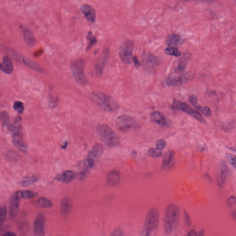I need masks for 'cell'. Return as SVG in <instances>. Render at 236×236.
Here are the masks:
<instances>
[{
  "label": "cell",
  "instance_id": "cell-28",
  "mask_svg": "<svg viewBox=\"0 0 236 236\" xmlns=\"http://www.w3.org/2000/svg\"><path fill=\"white\" fill-rule=\"evenodd\" d=\"M175 153L174 151L170 150L166 153L163 159L162 166L164 169H168L172 165L174 158Z\"/></svg>",
  "mask_w": 236,
  "mask_h": 236
},
{
  "label": "cell",
  "instance_id": "cell-2",
  "mask_svg": "<svg viewBox=\"0 0 236 236\" xmlns=\"http://www.w3.org/2000/svg\"><path fill=\"white\" fill-rule=\"evenodd\" d=\"M91 98L105 111L113 112L119 109V105L118 103L107 94L95 91L91 94Z\"/></svg>",
  "mask_w": 236,
  "mask_h": 236
},
{
  "label": "cell",
  "instance_id": "cell-15",
  "mask_svg": "<svg viewBox=\"0 0 236 236\" xmlns=\"http://www.w3.org/2000/svg\"><path fill=\"white\" fill-rule=\"evenodd\" d=\"M229 169L227 165L224 162H222L220 167L217 179V185L220 188H223L226 181Z\"/></svg>",
  "mask_w": 236,
  "mask_h": 236
},
{
  "label": "cell",
  "instance_id": "cell-43",
  "mask_svg": "<svg viewBox=\"0 0 236 236\" xmlns=\"http://www.w3.org/2000/svg\"><path fill=\"white\" fill-rule=\"evenodd\" d=\"M134 62L135 65L137 67H139L141 66V63L138 60V58L137 56H134L133 58Z\"/></svg>",
  "mask_w": 236,
  "mask_h": 236
},
{
  "label": "cell",
  "instance_id": "cell-38",
  "mask_svg": "<svg viewBox=\"0 0 236 236\" xmlns=\"http://www.w3.org/2000/svg\"><path fill=\"white\" fill-rule=\"evenodd\" d=\"M226 158L231 165L236 168V155L228 153L226 155Z\"/></svg>",
  "mask_w": 236,
  "mask_h": 236
},
{
  "label": "cell",
  "instance_id": "cell-17",
  "mask_svg": "<svg viewBox=\"0 0 236 236\" xmlns=\"http://www.w3.org/2000/svg\"><path fill=\"white\" fill-rule=\"evenodd\" d=\"M77 177L75 172L72 170L64 171L55 176V179L63 183H70L74 180Z\"/></svg>",
  "mask_w": 236,
  "mask_h": 236
},
{
  "label": "cell",
  "instance_id": "cell-31",
  "mask_svg": "<svg viewBox=\"0 0 236 236\" xmlns=\"http://www.w3.org/2000/svg\"><path fill=\"white\" fill-rule=\"evenodd\" d=\"M37 205L38 207L42 208H49L52 207V202L48 199L40 197L37 201Z\"/></svg>",
  "mask_w": 236,
  "mask_h": 236
},
{
  "label": "cell",
  "instance_id": "cell-22",
  "mask_svg": "<svg viewBox=\"0 0 236 236\" xmlns=\"http://www.w3.org/2000/svg\"><path fill=\"white\" fill-rule=\"evenodd\" d=\"M1 69L3 72L7 74H10L13 71V62L8 56L3 57L1 64Z\"/></svg>",
  "mask_w": 236,
  "mask_h": 236
},
{
  "label": "cell",
  "instance_id": "cell-4",
  "mask_svg": "<svg viewBox=\"0 0 236 236\" xmlns=\"http://www.w3.org/2000/svg\"><path fill=\"white\" fill-rule=\"evenodd\" d=\"M159 212L156 208H152L148 211L144 225L145 235L153 234L156 232L159 222Z\"/></svg>",
  "mask_w": 236,
  "mask_h": 236
},
{
  "label": "cell",
  "instance_id": "cell-48",
  "mask_svg": "<svg viewBox=\"0 0 236 236\" xmlns=\"http://www.w3.org/2000/svg\"><path fill=\"white\" fill-rule=\"evenodd\" d=\"M204 234V230H202L200 232L199 234L198 235L203 236Z\"/></svg>",
  "mask_w": 236,
  "mask_h": 236
},
{
  "label": "cell",
  "instance_id": "cell-5",
  "mask_svg": "<svg viewBox=\"0 0 236 236\" xmlns=\"http://www.w3.org/2000/svg\"><path fill=\"white\" fill-rule=\"evenodd\" d=\"M71 70L76 81L81 85H86L87 83L85 73V63L82 59H78L72 62Z\"/></svg>",
  "mask_w": 236,
  "mask_h": 236
},
{
  "label": "cell",
  "instance_id": "cell-40",
  "mask_svg": "<svg viewBox=\"0 0 236 236\" xmlns=\"http://www.w3.org/2000/svg\"><path fill=\"white\" fill-rule=\"evenodd\" d=\"M184 222L185 225L187 227H190L192 224V221H191V218L189 214L186 211H184Z\"/></svg>",
  "mask_w": 236,
  "mask_h": 236
},
{
  "label": "cell",
  "instance_id": "cell-1",
  "mask_svg": "<svg viewBox=\"0 0 236 236\" xmlns=\"http://www.w3.org/2000/svg\"><path fill=\"white\" fill-rule=\"evenodd\" d=\"M179 220V211L178 207L174 203L169 204L165 210L164 216V232L170 234L175 230Z\"/></svg>",
  "mask_w": 236,
  "mask_h": 236
},
{
  "label": "cell",
  "instance_id": "cell-45",
  "mask_svg": "<svg viewBox=\"0 0 236 236\" xmlns=\"http://www.w3.org/2000/svg\"><path fill=\"white\" fill-rule=\"evenodd\" d=\"M3 236H16V234H15V233H13V232H7V233H6V234H4L3 235Z\"/></svg>",
  "mask_w": 236,
  "mask_h": 236
},
{
  "label": "cell",
  "instance_id": "cell-16",
  "mask_svg": "<svg viewBox=\"0 0 236 236\" xmlns=\"http://www.w3.org/2000/svg\"><path fill=\"white\" fill-rule=\"evenodd\" d=\"M20 199L15 193L11 197L9 203V214L12 217H16L19 213Z\"/></svg>",
  "mask_w": 236,
  "mask_h": 236
},
{
  "label": "cell",
  "instance_id": "cell-35",
  "mask_svg": "<svg viewBox=\"0 0 236 236\" xmlns=\"http://www.w3.org/2000/svg\"><path fill=\"white\" fill-rule=\"evenodd\" d=\"M147 154L150 157L156 158H158L161 156L162 153L160 151L156 149L151 148L148 150Z\"/></svg>",
  "mask_w": 236,
  "mask_h": 236
},
{
  "label": "cell",
  "instance_id": "cell-27",
  "mask_svg": "<svg viewBox=\"0 0 236 236\" xmlns=\"http://www.w3.org/2000/svg\"><path fill=\"white\" fill-rule=\"evenodd\" d=\"M189 58V56L188 53L184 54L183 57L181 59H179L178 66L175 69V72L178 73L183 72L185 67H186V66H187Z\"/></svg>",
  "mask_w": 236,
  "mask_h": 236
},
{
  "label": "cell",
  "instance_id": "cell-44",
  "mask_svg": "<svg viewBox=\"0 0 236 236\" xmlns=\"http://www.w3.org/2000/svg\"><path fill=\"white\" fill-rule=\"evenodd\" d=\"M188 235L190 236H198V234H197L196 232L194 230H192L190 231Z\"/></svg>",
  "mask_w": 236,
  "mask_h": 236
},
{
  "label": "cell",
  "instance_id": "cell-32",
  "mask_svg": "<svg viewBox=\"0 0 236 236\" xmlns=\"http://www.w3.org/2000/svg\"><path fill=\"white\" fill-rule=\"evenodd\" d=\"M38 180V178L36 176L29 177H25L21 181V186L23 187H27L35 184Z\"/></svg>",
  "mask_w": 236,
  "mask_h": 236
},
{
  "label": "cell",
  "instance_id": "cell-46",
  "mask_svg": "<svg viewBox=\"0 0 236 236\" xmlns=\"http://www.w3.org/2000/svg\"><path fill=\"white\" fill-rule=\"evenodd\" d=\"M232 217L236 220V210H235L232 213Z\"/></svg>",
  "mask_w": 236,
  "mask_h": 236
},
{
  "label": "cell",
  "instance_id": "cell-30",
  "mask_svg": "<svg viewBox=\"0 0 236 236\" xmlns=\"http://www.w3.org/2000/svg\"><path fill=\"white\" fill-rule=\"evenodd\" d=\"M15 193L20 198L29 199L35 196V194L31 191L28 190H20L17 191Z\"/></svg>",
  "mask_w": 236,
  "mask_h": 236
},
{
  "label": "cell",
  "instance_id": "cell-14",
  "mask_svg": "<svg viewBox=\"0 0 236 236\" xmlns=\"http://www.w3.org/2000/svg\"><path fill=\"white\" fill-rule=\"evenodd\" d=\"M45 218L44 215L39 214L37 216L33 224V234L35 236L44 235Z\"/></svg>",
  "mask_w": 236,
  "mask_h": 236
},
{
  "label": "cell",
  "instance_id": "cell-25",
  "mask_svg": "<svg viewBox=\"0 0 236 236\" xmlns=\"http://www.w3.org/2000/svg\"><path fill=\"white\" fill-rule=\"evenodd\" d=\"M186 77L184 75L181 76H170L167 79L166 83L169 86H178L182 85L186 81Z\"/></svg>",
  "mask_w": 236,
  "mask_h": 236
},
{
  "label": "cell",
  "instance_id": "cell-42",
  "mask_svg": "<svg viewBox=\"0 0 236 236\" xmlns=\"http://www.w3.org/2000/svg\"><path fill=\"white\" fill-rule=\"evenodd\" d=\"M111 235L112 236H123L124 235L123 231L120 229H116L113 231Z\"/></svg>",
  "mask_w": 236,
  "mask_h": 236
},
{
  "label": "cell",
  "instance_id": "cell-49",
  "mask_svg": "<svg viewBox=\"0 0 236 236\" xmlns=\"http://www.w3.org/2000/svg\"><path fill=\"white\" fill-rule=\"evenodd\" d=\"M181 1H187V0H181Z\"/></svg>",
  "mask_w": 236,
  "mask_h": 236
},
{
  "label": "cell",
  "instance_id": "cell-9",
  "mask_svg": "<svg viewBox=\"0 0 236 236\" xmlns=\"http://www.w3.org/2000/svg\"><path fill=\"white\" fill-rule=\"evenodd\" d=\"M104 150V147L101 144H96L93 146L85 161V165L88 168L92 169L94 167L96 161L103 155Z\"/></svg>",
  "mask_w": 236,
  "mask_h": 236
},
{
  "label": "cell",
  "instance_id": "cell-19",
  "mask_svg": "<svg viewBox=\"0 0 236 236\" xmlns=\"http://www.w3.org/2000/svg\"><path fill=\"white\" fill-rule=\"evenodd\" d=\"M189 101L196 109L199 111L203 115L206 116H210L211 113V110L207 106L202 107L198 103L197 97L196 95H191L189 98Z\"/></svg>",
  "mask_w": 236,
  "mask_h": 236
},
{
  "label": "cell",
  "instance_id": "cell-18",
  "mask_svg": "<svg viewBox=\"0 0 236 236\" xmlns=\"http://www.w3.org/2000/svg\"><path fill=\"white\" fill-rule=\"evenodd\" d=\"M150 118L152 121L159 125L160 127H167L169 125V123L167 118L160 112L155 111L152 113Z\"/></svg>",
  "mask_w": 236,
  "mask_h": 236
},
{
  "label": "cell",
  "instance_id": "cell-41",
  "mask_svg": "<svg viewBox=\"0 0 236 236\" xmlns=\"http://www.w3.org/2000/svg\"><path fill=\"white\" fill-rule=\"evenodd\" d=\"M227 205L229 207H232L236 204V197L234 196H231L228 198L227 200Z\"/></svg>",
  "mask_w": 236,
  "mask_h": 236
},
{
  "label": "cell",
  "instance_id": "cell-6",
  "mask_svg": "<svg viewBox=\"0 0 236 236\" xmlns=\"http://www.w3.org/2000/svg\"><path fill=\"white\" fill-rule=\"evenodd\" d=\"M171 108L173 109L178 110L182 111L183 112L187 113L188 115H190L194 118H196L200 122L202 123H205L204 118L202 117L201 114L196 110L194 109L191 108L189 105L186 103L181 101L174 100L173 102V104L171 105Z\"/></svg>",
  "mask_w": 236,
  "mask_h": 236
},
{
  "label": "cell",
  "instance_id": "cell-23",
  "mask_svg": "<svg viewBox=\"0 0 236 236\" xmlns=\"http://www.w3.org/2000/svg\"><path fill=\"white\" fill-rule=\"evenodd\" d=\"M183 39L179 34H172L168 36L166 40L167 44L169 46L175 47L180 45L183 43Z\"/></svg>",
  "mask_w": 236,
  "mask_h": 236
},
{
  "label": "cell",
  "instance_id": "cell-36",
  "mask_svg": "<svg viewBox=\"0 0 236 236\" xmlns=\"http://www.w3.org/2000/svg\"><path fill=\"white\" fill-rule=\"evenodd\" d=\"M14 109L18 112L19 113H22L24 110V106L23 104L20 101H16L13 104Z\"/></svg>",
  "mask_w": 236,
  "mask_h": 236
},
{
  "label": "cell",
  "instance_id": "cell-11",
  "mask_svg": "<svg viewBox=\"0 0 236 236\" xmlns=\"http://www.w3.org/2000/svg\"><path fill=\"white\" fill-rule=\"evenodd\" d=\"M12 141L15 147L21 152L24 154L27 152L28 148L24 139L21 129L13 132Z\"/></svg>",
  "mask_w": 236,
  "mask_h": 236
},
{
  "label": "cell",
  "instance_id": "cell-8",
  "mask_svg": "<svg viewBox=\"0 0 236 236\" xmlns=\"http://www.w3.org/2000/svg\"><path fill=\"white\" fill-rule=\"evenodd\" d=\"M134 44L132 41L127 40L120 46L119 49V56L123 63L129 65L132 63L133 59L132 53Z\"/></svg>",
  "mask_w": 236,
  "mask_h": 236
},
{
  "label": "cell",
  "instance_id": "cell-7",
  "mask_svg": "<svg viewBox=\"0 0 236 236\" xmlns=\"http://www.w3.org/2000/svg\"><path fill=\"white\" fill-rule=\"evenodd\" d=\"M6 50L7 53H8V54L10 56H12L13 59L16 60L17 62H19L20 63L26 66V67H28L29 68L33 70L40 72V73L44 72L41 67H40L38 64L36 63L35 62L30 60V59H29L26 57H24L20 53L12 50V49L7 48L6 49Z\"/></svg>",
  "mask_w": 236,
  "mask_h": 236
},
{
  "label": "cell",
  "instance_id": "cell-39",
  "mask_svg": "<svg viewBox=\"0 0 236 236\" xmlns=\"http://www.w3.org/2000/svg\"><path fill=\"white\" fill-rule=\"evenodd\" d=\"M166 145V142L164 139H159L156 142V149L158 150H161L164 149Z\"/></svg>",
  "mask_w": 236,
  "mask_h": 236
},
{
  "label": "cell",
  "instance_id": "cell-20",
  "mask_svg": "<svg viewBox=\"0 0 236 236\" xmlns=\"http://www.w3.org/2000/svg\"><path fill=\"white\" fill-rule=\"evenodd\" d=\"M81 9L88 21L91 23L95 22L96 13L93 7L89 5L85 4L82 6Z\"/></svg>",
  "mask_w": 236,
  "mask_h": 236
},
{
  "label": "cell",
  "instance_id": "cell-24",
  "mask_svg": "<svg viewBox=\"0 0 236 236\" xmlns=\"http://www.w3.org/2000/svg\"><path fill=\"white\" fill-rule=\"evenodd\" d=\"M24 39L27 44L32 46L35 43V39L32 31L26 27H21Z\"/></svg>",
  "mask_w": 236,
  "mask_h": 236
},
{
  "label": "cell",
  "instance_id": "cell-37",
  "mask_svg": "<svg viewBox=\"0 0 236 236\" xmlns=\"http://www.w3.org/2000/svg\"><path fill=\"white\" fill-rule=\"evenodd\" d=\"M7 211L6 207L4 205H2L1 206V216H0V223H1V225H2L3 224L7 216Z\"/></svg>",
  "mask_w": 236,
  "mask_h": 236
},
{
  "label": "cell",
  "instance_id": "cell-26",
  "mask_svg": "<svg viewBox=\"0 0 236 236\" xmlns=\"http://www.w3.org/2000/svg\"><path fill=\"white\" fill-rule=\"evenodd\" d=\"M72 203L71 200L68 197H65L62 200L61 202V211L63 216L66 217L69 215L72 208Z\"/></svg>",
  "mask_w": 236,
  "mask_h": 236
},
{
  "label": "cell",
  "instance_id": "cell-33",
  "mask_svg": "<svg viewBox=\"0 0 236 236\" xmlns=\"http://www.w3.org/2000/svg\"><path fill=\"white\" fill-rule=\"evenodd\" d=\"M164 52L167 55H171V56L177 57H179L181 54L180 50L175 47L167 48L164 50Z\"/></svg>",
  "mask_w": 236,
  "mask_h": 236
},
{
  "label": "cell",
  "instance_id": "cell-29",
  "mask_svg": "<svg viewBox=\"0 0 236 236\" xmlns=\"http://www.w3.org/2000/svg\"><path fill=\"white\" fill-rule=\"evenodd\" d=\"M1 119L4 127L6 128L7 130L13 132L14 126L10 122V118L8 113L5 112H2L1 113Z\"/></svg>",
  "mask_w": 236,
  "mask_h": 236
},
{
  "label": "cell",
  "instance_id": "cell-13",
  "mask_svg": "<svg viewBox=\"0 0 236 236\" xmlns=\"http://www.w3.org/2000/svg\"><path fill=\"white\" fill-rule=\"evenodd\" d=\"M157 58L150 53H144L142 56V63L145 70H153L157 64Z\"/></svg>",
  "mask_w": 236,
  "mask_h": 236
},
{
  "label": "cell",
  "instance_id": "cell-21",
  "mask_svg": "<svg viewBox=\"0 0 236 236\" xmlns=\"http://www.w3.org/2000/svg\"><path fill=\"white\" fill-rule=\"evenodd\" d=\"M120 175L116 170L110 171L107 175V182L111 186H116L120 183Z\"/></svg>",
  "mask_w": 236,
  "mask_h": 236
},
{
  "label": "cell",
  "instance_id": "cell-12",
  "mask_svg": "<svg viewBox=\"0 0 236 236\" xmlns=\"http://www.w3.org/2000/svg\"><path fill=\"white\" fill-rule=\"evenodd\" d=\"M110 51L109 49H106L103 52L97 60L95 65L96 74L101 75L103 73L106 64L109 58Z\"/></svg>",
  "mask_w": 236,
  "mask_h": 236
},
{
  "label": "cell",
  "instance_id": "cell-34",
  "mask_svg": "<svg viewBox=\"0 0 236 236\" xmlns=\"http://www.w3.org/2000/svg\"><path fill=\"white\" fill-rule=\"evenodd\" d=\"M87 38L89 41V43L86 49L87 50H89L97 43V40L96 38L93 35L92 32H90V31L88 33Z\"/></svg>",
  "mask_w": 236,
  "mask_h": 236
},
{
  "label": "cell",
  "instance_id": "cell-10",
  "mask_svg": "<svg viewBox=\"0 0 236 236\" xmlns=\"http://www.w3.org/2000/svg\"><path fill=\"white\" fill-rule=\"evenodd\" d=\"M118 127L123 130L131 129L138 127V124L135 118L129 115H120L116 119Z\"/></svg>",
  "mask_w": 236,
  "mask_h": 236
},
{
  "label": "cell",
  "instance_id": "cell-47",
  "mask_svg": "<svg viewBox=\"0 0 236 236\" xmlns=\"http://www.w3.org/2000/svg\"><path fill=\"white\" fill-rule=\"evenodd\" d=\"M195 1H198L201 2H211L212 0H195Z\"/></svg>",
  "mask_w": 236,
  "mask_h": 236
},
{
  "label": "cell",
  "instance_id": "cell-3",
  "mask_svg": "<svg viewBox=\"0 0 236 236\" xmlns=\"http://www.w3.org/2000/svg\"><path fill=\"white\" fill-rule=\"evenodd\" d=\"M96 130L101 140L107 146L114 147L119 144V140L116 134L108 125L99 124L96 128Z\"/></svg>",
  "mask_w": 236,
  "mask_h": 236
}]
</instances>
